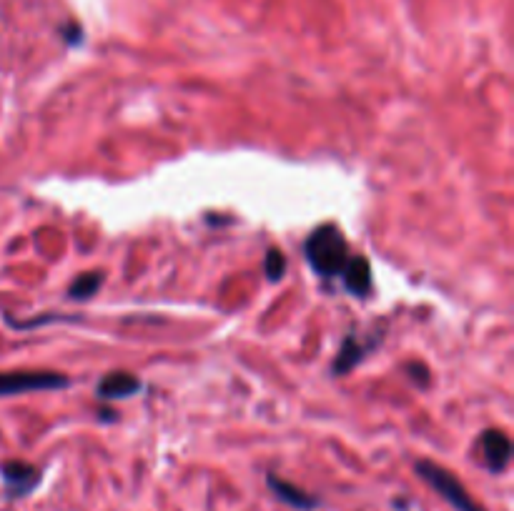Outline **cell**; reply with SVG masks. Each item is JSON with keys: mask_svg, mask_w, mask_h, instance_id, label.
I'll use <instances>...</instances> for the list:
<instances>
[{"mask_svg": "<svg viewBox=\"0 0 514 511\" xmlns=\"http://www.w3.org/2000/svg\"><path fill=\"white\" fill-rule=\"evenodd\" d=\"M306 259L321 276H339L349 261V248L336 226H321L306 241Z\"/></svg>", "mask_w": 514, "mask_h": 511, "instance_id": "cell-1", "label": "cell"}, {"mask_svg": "<svg viewBox=\"0 0 514 511\" xmlns=\"http://www.w3.org/2000/svg\"><path fill=\"white\" fill-rule=\"evenodd\" d=\"M417 474L457 511H482L477 506V501L467 494L462 481L452 471L444 469V466L434 464V461H417Z\"/></svg>", "mask_w": 514, "mask_h": 511, "instance_id": "cell-2", "label": "cell"}, {"mask_svg": "<svg viewBox=\"0 0 514 511\" xmlns=\"http://www.w3.org/2000/svg\"><path fill=\"white\" fill-rule=\"evenodd\" d=\"M71 386L68 376L56 371H3L0 396H18L26 391H56Z\"/></svg>", "mask_w": 514, "mask_h": 511, "instance_id": "cell-3", "label": "cell"}, {"mask_svg": "<svg viewBox=\"0 0 514 511\" xmlns=\"http://www.w3.org/2000/svg\"><path fill=\"white\" fill-rule=\"evenodd\" d=\"M0 474H3V481H6L8 494L16 496V499L18 496H28L41 484V469L26 464V461H6V464L0 466Z\"/></svg>", "mask_w": 514, "mask_h": 511, "instance_id": "cell-4", "label": "cell"}, {"mask_svg": "<svg viewBox=\"0 0 514 511\" xmlns=\"http://www.w3.org/2000/svg\"><path fill=\"white\" fill-rule=\"evenodd\" d=\"M482 451H484V459H487V466L494 471V474L507 469L509 459H512V444H509L507 434L497 429L484 431Z\"/></svg>", "mask_w": 514, "mask_h": 511, "instance_id": "cell-5", "label": "cell"}, {"mask_svg": "<svg viewBox=\"0 0 514 511\" xmlns=\"http://www.w3.org/2000/svg\"><path fill=\"white\" fill-rule=\"evenodd\" d=\"M266 481H269V489L274 491L276 496H279V501H284V504H289L291 509H299V511H311L319 506V501L314 499L311 494H306L304 489H299V486L289 484V481L279 479L276 474H269L266 476Z\"/></svg>", "mask_w": 514, "mask_h": 511, "instance_id": "cell-6", "label": "cell"}, {"mask_svg": "<svg viewBox=\"0 0 514 511\" xmlns=\"http://www.w3.org/2000/svg\"><path fill=\"white\" fill-rule=\"evenodd\" d=\"M339 276H344V286H347L349 294L367 296L372 291V269H369V261L362 259V256L349 259Z\"/></svg>", "mask_w": 514, "mask_h": 511, "instance_id": "cell-7", "label": "cell"}, {"mask_svg": "<svg viewBox=\"0 0 514 511\" xmlns=\"http://www.w3.org/2000/svg\"><path fill=\"white\" fill-rule=\"evenodd\" d=\"M141 389V381H138V376L128 374V371H113V374H108L106 379L98 384V396L101 399H126V396H133L136 391Z\"/></svg>", "mask_w": 514, "mask_h": 511, "instance_id": "cell-8", "label": "cell"}, {"mask_svg": "<svg viewBox=\"0 0 514 511\" xmlns=\"http://www.w3.org/2000/svg\"><path fill=\"white\" fill-rule=\"evenodd\" d=\"M364 356V349L357 344V339L354 336H349L347 341H344V346H341L339 356H336V364H334V374H347V371H352L354 366L362 361Z\"/></svg>", "mask_w": 514, "mask_h": 511, "instance_id": "cell-9", "label": "cell"}, {"mask_svg": "<svg viewBox=\"0 0 514 511\" xmlns=\"http://www.w3.org/2000/svg\"><path fill=\"white\" fill-rule=\"evenodd\" d=\"M101 284H103L101 271H91V274H83L73 281V286L68 289V296L76 301H86V299H91V296L98 294Z\"/></svg>", "mask_w": 514, "mask_h": 511, "instance_id": "cell-10", "label": "cell"}, {"mask_svg": "<svg viewBox=\"0 0 514 511\" xmlns=\"http://www.w3.org/2000/svg\"><path fill=\"white\" fill-rule=\"evenodd\" d=\"M264 269H266V276H269L271 281H279L281 276H284L286 259H284V256H281V251H274V248H271V251L266 253Z\"/></svg>", "mask_w": 514, "mask_h": 511, "instance_id": "cell-11", "label": "cell"}]
</instances>
